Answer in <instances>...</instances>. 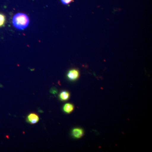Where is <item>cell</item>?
I'll return each mask as SVG.
<instances>
[{"label":"cell","instance_id":"1","mask_svg":"<svg viewBox=\"0 0 152 152\" xmlns=\"http://www.w3.org/2000/svg\"><path fill=\"white\" fill-rule=\"evenodd\" d=\"M12 23L14 26L17 28L23 30L28 25L29 19L26 14L19 13L14 16Z\"/></svg>","mask_w":152,"mask_h":152},{"label":"cell","instance_id":"2","mask_svg":"<svg viewBox=\"0 0 152 152\" xmlns=\"http://www.w3.org/2000/svg\"><path fill=\"white\" fill-rule=\"evenodd\" d=\"M67 77L70 80L74 81L77 80L80 77V72L78 70L72 69L69 71Z\"/></svg>","mask_w":152,"mask_h":152},{"label":"cell","instance_id":"3","mask_svg":"<svg viewBox=\"0 0 152 152\" xmlns=\"http://www.w3.org/2000/svg\"><path fill=\"white\" fill-rule=\"evenodd\" d=\"M83 134V130L80 128H75L72 131V135L75 138H80Z\"/></svg>","mask_w":152,"mask_h":152},{"label":"cell","instance_id":"4","mask_svg":"<svg viewBox=\"0 0 152 152\" xmlns=\"http://www.w3.org/2000/svg\"><path fill=\"white\" fill-rule=\"evenodd\" d=\"M39 120V117L36 114H30L27 117L28 122L31 124H35L38 122Z\"/></svg>","mask_w":152,"mask_h":152},{"label":"cell","instance_id":"5","mask_svg":"<svg viewBox=\"0 0 152 152\" xmlns=\"http://www.w3.org/2000/svg\"><path fill=\"white\" fill-rule=\"evenodd\" d=\"M74 106L72 104L67 103L63 107V110L66 113L69 114L73 111Z\"/></svg>","mask_w":152,"mask_h":152},{"label":"cell","instance_id":"6","mask_svg":"<svg viewBox=\"0 0 152 152\" xmlns=\"http://www.w3.org/2000/svg\"><path fill=\"white\" fill-rule=\"evenodd\" d=\"M69 93L66 91H63L60 93L59 95V98L62 101H67L69 99Z\"/></svg>","mask_w":152,"mask_h":152},{"label":"cell","instance_id":"7","mask_svg":"<svg viewBox=\"0 0 152 152\" xmlns=\"http://www.w3.org/2000/svg\"><path fill=\"white\" fill-rule=\"evenodd\" d=\"M6 22V17L4 14L0 13V28L4 26Z\"/></svg>","mask_w":152,"mask_h":152},{"label":"cell","instance_id":"8","mask_svg":"<svg viewBox=\"0 0 152 152\" xmlns=\"http://www.w3.org/2000/svg\"><path fill=\"white\" fill-rule=\"evenodd\" d=\"M61 1L63 4L66 5L73 1V0H61Z\"/></svg>","mask_w":152,"mask_h":152},{"label":"cell","instance_id":"9","mask_svg":"<svg viewBox=\"0 0 152 152\" xmlns=\"http://www.w3.org/2000/svg\"><path fill=\"white\" fill-rule=\"evenodd\" d=\"M50 92L53 94H56L58 92V91H57V90L56 89L53 88L51 90Z\"/></svg>","mask_w":152,"mask_h":152}]
</instances>
